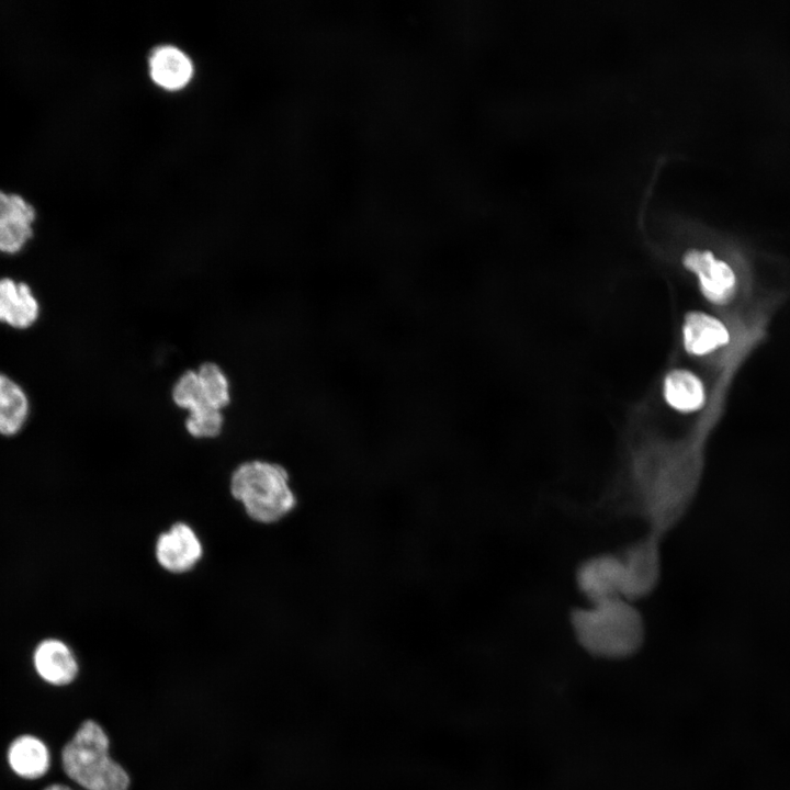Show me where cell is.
Listing matches in <instances>:
<instances>
[{"mask_svg": "<svg viewBox=\"0 0 790 790\" xmlns=\"http://www.w3.org/2000/svg\"><path fill=\"white\" fill-rule=\"evenodd\" d=\"M567 622L578 647L597 659L631 658L646 640V621L641 609L624 597L575 606Z\"/></svg>", "mask_w": 790, "mask_h": 790, "instance_id": "1", "label": "cell"}, {"mask_svg": "<svg viewBox=\"0 0 790 790\" xmlns=\"http://www.w3.org/2000/svg\"><path fill=\"white\" fill-rule=\"evenodd\" d=\"M65 776L82 790H128L129 776L112 758L110 740L94 720H84L60 751Z\"/></svg>", "mask_w": 790, "mask_h": 790, "instance_id": "2", "label": "cell"}, {"mask_svg": "<svg viewBox=\"0 0 790 790\" xmlns=\"http://www.w3.org/2000/svg\"><path fill=\"white\" fill-rule=\"evenodd\" d=\"M229 489L247 515L259 523L281 521L297 504L289 472L269 461L253 460L240 464L232 474Z\"/></svg>", "mask_w": 790, "mask_h": 790, "instance_id": "3", "label": "cell"}, {"mask_svg": "<svg viewBox=\"0 0 790 790\" xmlns=\"http://www.w3.org/2000/svg\"><path fill=\"white\" fill-rule=\"evenodd\" d=\"M662 539L647 530L619 552L624 598L639 603L658 588L663 573Z\"/></svg>", "mask_w": 790, "mask_h": 790, "instance_id": "4", "label": "cell"}, {"mask_svg": "<svg viewBox=\"0 0 790 790\" xmlns=\"http://www.w3.org/2000/svg\"><path fill=\"white\" fill-rule=\"evenodd\" d=\"M574 584L585 603L623 597V574L619 553L597 552L580 560Z\"/></svg>", "mask_w": 790, "mask_h": 790, "instance_id": "5", "label": "cell"}, {"mask_svg": "<svg viewBox=\"0 0 790 790\" xmlns=\"http://www.w3.org/2000/svg\"><path fill=\"white\" fill-rule=\"evenodd\" d=\"M684 266L697 274L702 295L712 304L726 305L735 296L737 278L732 267L709 250L691 249L684 255Z\"/></svg>", "mask_w": 790, "mask_h": 790, "instance_id": "6", "label": "cell"}, {"mask_svg": "<svg viewBox=\"0 0 790 790\" xmlns=\"http://www.w3.org/2000/svg\"><path fill=\"white\" fill-rule=\"evenodd\" d=\"M35 206L18 192L0 189V251L19 252L34 235Z\"/></svg>", "mask_w": 790, "mask_h": 790, "instance_id": "7", "label": "cell"}, {"mask_svg": "<svg viewBox=\"0 0 790 790\" xmlns=\"http://www.w3.org/2000/svg\"><path fill=\"white\" fill-rule=\"evenodd\" d=\"M155 555L163 569L181 574L191 571L200 562L203 545L189 524L177 522L158 537Z\"/></svg>", "mask_w": 790, "mask_h": 790, "instance_id": "8", "label": "cell"}, {"mask_svg": "<svg viewBox=\"0 0 790 790\" xmlns=\"http://www.w3.org/2000/svg\"><path fill=\"white\" fill-rule=\"evenodd\" d=\"M31 661L36 676L53 687L69 686L79 675V663L72 648L57 637L41 640L32 652Z\"/></svg>", "mask_w": 790, "mask_h": 790, "instance_id": "9", "label": "cell"}, {"mask_svg": "<svg viewBox=\"0 0 790 790\" xmlns=\"http://www.w3.org/2000/svg\"><path fill=\"white\" fill-rule=\"evenodd\" d=\"M5 761L10 771L21 780L43 779L52 767V752L41 736L33 733L16 735L7 746Z\"/></svg>", "mask_w": 790, "mask_h": 790, "instance_id": "10", "label": "cell"}, {"mask_svg": "<svg viewBox=\"0 0 790 790\" xmlns=\"http://www.w3.org/2000/svg\"><path fill=\"white\" fill-rule=\"evenodd\" d=\"M682 337L686 351L692 356H706L730 341V332L722 320L698 311L686 315Z\"/></svg>", "mask_w": 790, "mask_h": 790, "instance_id": "11", "label": "cell"}, {"mask_svg": "<svg viewBox=\"0 0 790 790\" xmlns=\"http://www.w3.org/2000/svg\"><path fill=\"white\" fill-rule=\"evenodd\" d=\"M40 305L31 287L12 279H0V321L16 329H26L37 319Z\"/></svg>", "mask_w": 790, "mask_h": 790, "instance_id": "12", "label": "cell"}, {"mask_svg": "<svg viewBox=\"0 0 790 790\" xmlns=\"http://www.w3.org/2000/svg\"><path fill=\"white\" fill-rule=\"evenodd\" d=\"M151 79L167 90H179L188 84L193 75L191 59L174 46L157 48L149 59Z\"/></svg>", "mask_w": 790, "mask_h": 790, "instance_id": "13", "label": "cell"}, {"mask_svg": "<svg viewBox=\"0 0 790 790\" xmlns=\"http://www.w3.org/2000/svg\"><path fill=\"white\" fill-rule=\"evenodd\" d=\"M663 393L666 403L681 413L700 410L706 402L702 381L686 369H675L666 375Z\"/></svg>", "mask_w": 790, "mask_h": 790, "instance_id": "14", "label": "cell"}, {"mask_svg": "<svg viewBox=\"0 0 790 790\" xmlns=\"http://www.w3.org/2000/svg\"><path fill=\"white\" fill-rule=\"evenodd\" d=\"M29 414L24 391L7 375L0 373V435L14 436L23 427Z\"/></svg>", "mask_w": 790, "mask_h": 790, "instance_id": "15", "label": "cell"}, {"mask_svg": "<svg viewBox=\"0 0 790 790\" xmlns=\"http://www.w3.org/2000/svg\"><path fill=\"white\" fill-rule=\"evenodd\" d=\"M206 406L221 410L229 403L226 375L215 363H204L196 372Z\"/></svg>", "mask_w": 790, "mask_h": 790, "instance_id": "16", "label": "cell"}, {"mask_svg": "<svg viewBox=\"0 0 790 790\" xmlns=\"http://www.w3.org/2000/svg\"><path fill=\"white\" fill-rule=\"evenodd\" d=\"M223 426V416L221 410L210 406H201L192 411L185 421L189 433L195 438H213L216 437Z\"/></svg>", "mask_w": 790, "mask_h": 790, "instance_id": "17", "label": "cell"}, {"mask_svg": "<svg viewBox=\"0 0 790 790\" xmlns=\"http://www.w3.org/2000/svg\"><path fill=\"white\" fill-rule=\"evenodd\" d=\"M172 398L179 407L189 411L205 405L196 372L188 371L178 379Z\"/></svg>", "mask_w": 790, "mask_h": 790, "instance_id": "18", "label": "cell"}, {"mask_svg": "<svg viewBox=\"0 0 790 790\" xmlns=\"http://www.w3.org/2000/svg\"><path fill=\"white\" fill-rule=\"evenodd\" d=\"M42 790H78L65 782H52L43 787Z\"/></svg>", "mask_w": 790, "mask_h": 790, "instance_id": "19", "label": "cell"}]
</instances>
